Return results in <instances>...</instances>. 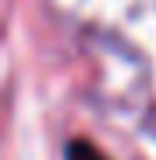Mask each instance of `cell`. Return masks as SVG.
<instances>
[{
    "label": "cell",
    "instance_id": "1",
    "mask_svg": "<svg viewBox=\"0 0 156 160\" xmlns=\"http://www.w3.org/2000/svg\"><path fill=\"white\" fill-rule=\"evenodd\" d=\"M64 160H106L92 142H85V139H71L68 149H64Z\"/></svg>",
    "mask_w": 156,
    "mask_h": 160
}]
</instances>
